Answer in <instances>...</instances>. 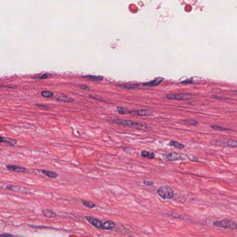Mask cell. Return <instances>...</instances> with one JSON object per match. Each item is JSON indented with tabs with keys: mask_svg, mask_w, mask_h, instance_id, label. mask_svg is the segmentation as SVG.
<instances>
[{
	"mask_svg": "<svg viewBox=\"0 0 237 237\" xmlns=\"http://www.w3.org/2000/svg\"><path fill=\"white\" fill-rule=\"evenodd\" d=\"M129 114L139 116H149L152 115V112L148 110H135L129 111Z\"/></svg>",
	"mask_w": 237,
	"mask_h": 237,
	"instance_id": "30bf717a",
	"label": "cell"
},
{
	"mask_svg": "<svg viewBox=\"0 0 237 237\" xmlns=\"http://www.w3.org/2000/svg\"><path fill=\"white\" fill-rule=\"evenodd\" d=\"M6 167L9 171L18 173H26L28 171V169L25 167L16 165H8L6 166Z\"/></svg>",
	"mask_w": 237,
	"mask_h": 237,
	"instance_id": "ba28073f",
	"label": "cell"
},
{
	"mask_svg": "<svg viewBox=\"0 0 237 237\" xmlns=\"http://www.w3.org/2000/svg\"><path fill=\"white\" fill-rule=\"evenodd\" d=\"M188 158L191 161H193V162H199L198 161V158H197L195 156H190V157H188Z\"/></svg>",
	"mask_w": 237,
	"mask_h": 237,
	"instance_id": "83f0119b",
	"label": "cell"
},
{
	"mask_svg": "<svg viewBox=\"0 0 237 237\" xmlns=\"http://www.w3.org/2000/svg\"><path fill=\"white\" fill-rule=\"evenodd\" d=\"M80 87L83 90H90V88L88 87L86 85H80Z\"/></svg>",
	"mask_w": 237,
	"mask_h": 237,
	"instance_id": "4dcf8cb0",
	"label": "cell"
},
{
	"mask_svg": "<svg viewBox=\"0 0 237 237\" xmlns=\"http://www.w3.org/2000/svg\"><path fill=\"white\" fill-rule=\"evenodd\" d=\"M42 213L44 216L47 218H54L57 216V214L49 209L43 210Z\"/></svg>",
	"mask_w": 237,
	"mask_h": 237,
	"instance_id": "e0dca14e",
	"label": "cell"
},
{
	"mask_svg": "<svg viewBox=\"0 0 237 237\" xmlns=\"http://www.w3.org/2000/svg\"><path fill=\"white\" fill-rule=\"evenodd\" d=\"M234 92L235 93H236V94H237V90H236V91H235Z\"/></svg>",
	"mask_w": 237,
	"mask_h": 237,
	"instance_id": "d6a6232c",
	"label": "cell"
},
{
	"mask_svg": "<svg viewBox=\"0 0 237 237\" xmlns=\"http://www.w3.org/2000/svg\"><path fill=\"white\" fill-rule=\"evenodd\" d=\"M164 160L167 161H174L176 160H185V157L181 154L175 152H172L169 154H164L163 155Z\"/></svg>",
	"mask_w": 237,
	"mask_h": 237,
	"instance_id": "5b68a950",
	"label": "cell"
},
{
	"mask_svg": "<svg viewBox=\"0 0 237 237\" xmlns=\"http://www.w3.org/2000/svg\"><path fill=\"white\" fill-rule=\"evenodd\" d=\"M36 106H38L39 107H40V108L43 109H45V110H48V109H49V106H47V105H45L36 104Z\"/></svg>",
	"mask_w": 237,
	"mask_h": 237,
	"instance_id": "4316f807",
	"label": "cell"
},
{
	"mask_svg": "<svg viewBox=\"0 0 237 237\" xmlns=\"http://www.w3.org/2000/svg\"><path fill=\"white\" fill-rule=\"evenodd\" d=\"M117 109L118 113L120 114H121V115L128 114L130 111H128L127 109L125 108V107H123L122 106H117Z\"/></svg>",
	"mask_w": 237,
	"mask_h": 237,
	"instance_id": "cb8c5ba5",
	"label": "cell"
},
{
	"mask_svg": "<svg viewBox=\"0 0 237 237\" xmlns=\"http://www.w3.org/2000/svg\"><path fill=\"white\" fill-rule=\"evenodd\" d=\"M84 218L90 223L93 226H95L97 228L101 229L103 222L100 220L94 218L93 217L89 216H84Z\"/></svg>",
	"mask_w": 237,
	"mask_h": 237,
	"instance_id": "52a82bcc",
	"label": "cell"
},
{
	"mask_svg": "<svg viewBox=\"0 0 237 237\" xmlns=\"http://www.w3.org/2000/svg\"><path fill=\"white\" fill-rule=\"evenodd\" d=\"M41 172L44 174L45 175H46L47 177H48L50 178H55L58 176V175L57 173L54 172L50 171V170H47L45 169H43L41 170Z\"/></svg>",
	"mask_w": 237,
	"mask_h": 237,
	"instance_id": "9a60e30c",
	"label": "cell"
},
{
	"mask_svg": "<svg viewBox=\"0 0 237 237\" xmlns=\"http://www.w3.org/2000/svg\"><path fill=\"white\" fill-rule=\"evenodd\" d=\"M211 127L214 130H217V131H224L229 130V129H227V128H225V127H221V126H218V125H212Z\"/></svg>",
	"mask_w": 237,
	"mask_h": 237,
	"instance_id": "d4e9b609",
	"label": "cell"
},
{
	"mask_svg": "<svg viewBox=\"0 0 237 237\" xmlns=\"http://www.w3.org/2000/svg\"><path fill=\"white\" fill-rule=\"evenodd\" d=\"M0 142L1 143H5L9 144L11 146H14L17 143V141L16 139H10L8 138L1 137V141Z\"/></svg>",
	"mask_w": 237,
	"mask_h": 237,
	"instance_id": "7c38bea8",
	"label": "cell"
},
{
	"mask_svg": "<svg viewBox=\"0 0 237 237\" xmlns=\"http://www.w3.org/2000/svg\"><path fill=\"white\" fill-rule=\"evenodd\" d=\"M143 183L146 186H152L154 184V182L152 181H147V180H144Z\"/></svg>",
	"mask_w": 237,
	"mask_h": 237,
	"instance_id": "484cf974",
	"label": "cell"
},
{
	"mask_svg": "<svg viewBox=\"0 0 237 237\" xmlns=\"http://www.w3.org/2000/svg\"><path fill=\"white\" fill-rule=\"evenodd\" d=\"M49 77V75L48 74H44L43 75H42L41 76L39 77V79L43 80V79H47Z\"/></svg>",
	"mask_w": 237,
	"mask_h": 237,
	"instance_id": "f1b7e54d",
	"label": "cell"
},
{
	"mask_svg": "<svg viewBox=\"0 0 237 237\" xmlns=\"http://www.w3.org/2000/svg\"><path fill=\"white\" fill-rule=\"evenodd\" d=\"M41 95L45 98H51L53 96V93L50 91H43L41 92Z\"/></svg>",
	"mask_w": 237,
	"mask_h": 237,
	"instance_id": "603a6c76",
	"label": "cell"
},
{
	"mask_svg": "<svg viewBox=\"0 0 237 237\" xmlns=\"http://www.w3.org/2000/svg\"><path fill=\"white\" fill-rule=\"evenodd\" d=\"M1 237H13L14 235L8 233H3V234L0 235Z\"/></svg>",
	"mask_w": 237,
	"mask_h": 237,
	"instance_id": "f546056e",
	"label": "cell"
},
{
	"mask_svg": "<svg viewBox=\"0 0 237 237\" xmlns=\"http://www.w3.org/2000/svg\"><path fill=\"white\" fill-rule=\"evenodd\" d=\"M112 122L117 125L128 126L139 130H144L147 128V126L144 124L136 121H134L131 120L117 119L113 120Z\"/></svg>",
	"mask_w": 237,
	"mask_h": 237,
	"instance_id": "6da1fadb",
	"label": "cell"
},
{
	"mask_svg": "<svg viewBox=\"0 0 237 237\" xmlns=\"http://www.w3.org/2000/svg\"><path fill=\"white\" fill-rule=\"evenodd\" d=\"M182 83H183V84H188V83H191L193 82L190 80H186L185 81H184L183 82H181Z\"/></svg>",
	"mask_w": 237,
	"mask_h": 237,
	"instance_id": "1f68e13d",
	"label": "cell"
},
{
	"mask_svg": "<svg viewBox=\"0 0 237 237\" xmlns=\"http://www.w3.org/2000/svg\"><path fill=\"white\" fill-rule=\"evenodd\" d=\"M116 226L115 221L111 220H107L103 222L101 229L102 230H111L114 228Z\"/></svg>",
	"mask_w": 237,
	"mask_h": 237,
	"instance_id": "8fae6325",
	"label": "cell"
},
{
	"mask_svg": "<svg viewBox=\"0 0 237 237\" xmlns=\"http://www.w3.org/2000/svg\"><path fill=\"white\" fill-rule=\"evenodd\" d=\"M6 189L12 191L16 192H21L23 193H31V191L28 188H26L23 187L19 186H14L12 185H7L5 187Z\"/></svg>",
	"mask_w": 237,
	"mask_h": 237,
	"instance_id": "8992f818",
	"label": "cell"
},
{
	"mask_svg": "<svg viewBox=\"0 0 237 237\" xmlns=\"http://www.w3.org/2000/svg\"><path fill=\"white\" fill-rule=\"evenodd\" d=\"M157 193L164 200H170L174 196L172 189L168 186H164L159 188L157 191Z\"/></svg>",
	"mask_w": 237,
	"mask_h": 237,
	"instance_id": "3957f363",
	"label": "cell"
},
{
	"mask_svg": "<svg viewBox=\"0 0 237 237\" xmlns=\"http://www.w3.org/2000/svg\"><path fill=\"white\" fill-rule=\"evenodd\" d=\"M213 225L216 227L223 228L224 229H230L231 230L237 229L236 223L231 220L227 219H224L221 221H215L213 222Z\"/></svg>",
	"mask_w": 237,
	"mask_h": 237,
	"instance_id": "7a4b0ae2",
	"label": "cell"
},
{
	"mask_svg": "<svg viewBox=\"0 0 237 237\" xmlns=\"http://www.w3.org/2000/svg\"><path fill=\"white\" fill-rule=\"evenodd\" d=\"M82 204L85 207L89 208L92 209L96 207V205L94 203H93V202L82 201Z\"/></svg>",
	"mask_w": 237,
	"mask_h": 237,
	"instance_id": "44dd1931",
	"label": "cell"
},
{
	"mask_svg": "<svg viewBox=\"0 0 237 237\" xmlns=\"http://www.w3.org/2000/svg\"><path fill=\"white\" fill-rule=\"evenodd\" d=\"M139 84H123L118 85L119 87L125 90H135L139 89Z\"/></svg>",
	"mask_w": 237,
	"mask_h": 237,
	"instance_id": "4fadbf2b",
	"label": "cell"
},
{
	"mask_svg": "<svg viewBox=\"0 0 237 237\" xmlns=\"http://www.w3.org/2000/svg\"><path fill=\"white\" fill-rule=\"evenodd\" d=\"M56 100L58 101H63L64 102H72L74 101V99L73 98L68 97L66 96H62L58 98H57Z\"/></svg>",
	"mask_w": 237,
	"mask_h": 237,
	"instance_id": "d6986e66",
	"label": "cell"
},
{
	"mask_svg": "<svg viewBox=\"0 0 237 237\" xmlns=\"http://www.w3.org/2000/svg\"><path fill=\"white\" fill-rule=\"evenodd\" d=\"M83 78H86L90 81H94V82H97L102 81L103 77L101 76H96L93 75H87V76H82Z\"/></svg>",
	"mask_w": 237,
	"mask_h": 237,
	"instance_id": "2e32d148",
	"label": "cell"
},
{
	"mask_svg": "<svg viewBox=\"0 0 237 237\" xmlns=\"http://www.w3.org/2000/svg\"><path fill=\"white\" fill-rule=\"evenodd\" d=\"M183 121L189 125H196L199 123V122L197 120L191 119L183 120Z\"/></svg>",
	"mask_w": 237,
	"mask_h": 237,
	"instance_id": "ffe728a7",
	"label": "cell"
},
{
	"mask_svg": "<svg viewBox=\"0 0 237 237\" xmlns=\"http://www.w3.org/2000/svg\"><path fill=\"white\" fill-rule=\"evenodd\" d=\"M163 80H164V78L161 77H158L151 81L147 82H144V83H143V85L145 87H155L157 86Z\"/></svg>",
	"mask_w": 237,
	"mask_h": 237,
	"instance_id": "9c48e42d",
	"label": "cell"
},
{
	"mask_svg": "<svg viewBox=\"0 0 237 237\" xmlns=\"http://www.w3.org/2000/svg\"><path fill=\"white\" fill-rule=\"evenodd\" d=\"M193 97V95L190 94L182 93L178 94H170L165 96V98L169 100H174L178 101H186Z\"/></svg>",
	"mask_w": 237,
	"mask_h": 237,
	"instance_id": "277c9868",
	"label": "cell"
},
{
	"mask_svg": "<svg viewBox=\"0 0 237 237\" xmlns=\"http://www.w3.org/2000/svg\"><path fill=\"white\" fill-rule=\"evenodd\" d=\"M141 156L143 158H147L149 159H153L155 158V154L153 153L146 150H143L141 153Z\"/></svg>",
	"mask_w": 237,
	"mask_h": 237,
	"instance_id": "5bb4252c",
	"label": "cell"
},
{
	"mask_svg": "<svg viewBox=\"0 0 237 237\" xmlns=\"http://www.w3.org/2000/svg\"><path fill=\"white\" fill-rule=\"evenodd\" d=\"M226 145L231 148H237V141L233 139H230L226 142Z\"/></svg>",
	"mask_w": 237,
	"mask_h": 237,
	"instance_id": "7402d4cb",
	"label": "cell"
},
{
	"mask_svg": "<svg viewBox=\"0 0 237 237\" xmlns=\"http://www.w3.org/2000/svg\"><path fill=\"white\" fill-rule=\"evenodd\" d=\"M169 145L170 146L175 147L178 149H183L185 147L184 144H182L179 142L175 141L174 140H171L169 143Z\"/></svg>",
	"mask_w": 237,
	"mask_h": 237,
	"instance_id": "ac0fdd59",
	"label": "cell"
}]
</instances>
